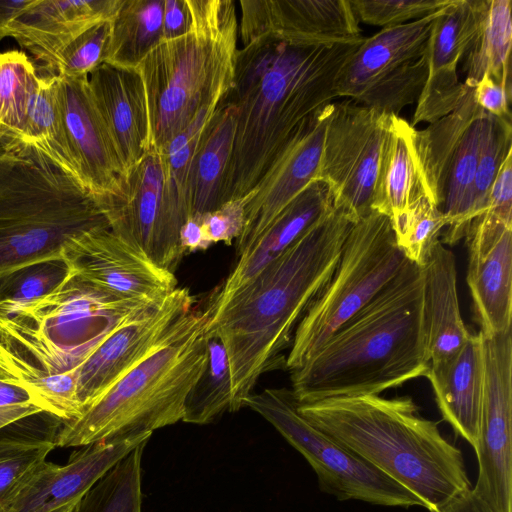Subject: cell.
<instances>
[{"label": "cell", "instance_id": "cell-25", "mask_svg": "<svg viewBox=\"0 0 512 512\" xmlns=\"http://www.w3.org/2000/svg\"><path fill=\"white\" fill-rule=\"evenodd\" d=\"M150 437L82 446L64 465H43L14 512H53L82 498L113 466Z\"/></svg>", "mask_w": 512, "mask_h": 512}, {"label": "cell", "instance_id": "cell-21", "mask_svg": "<svg viewBox=\"0 0 512 512\" xmlns=\"http://www.w3.org/2000/svg\"><path fill=\"white\" fill-rule=\"evenodd\" d=\"M478 0H453L438 15L428 42V73L411 126L432 123L451 112L465 85L457 67L477 25Z\"/></svg>", "mask_w": 512, "mask_h": 512}, {"label": "cell", "instance_id": "cell-45", "mask_svg": "<svg viewBox=\"0 0 512 512\" xmlns=\"http://www.w3.org/2000/svg\"><path fill=\"white\" fill-rule=\"evenodd\" d=\"M477 105L488 114L503 119H511L510 103L512 93L489 75H483L473 88Z\"/></svg>", "mask_w": 512, "mask_h": 512}, {"label": "cell", "instance_id": "cell-12", "mask_svg": "<svg viewBox=\"0 0 512 512\" xmlns=\"http://www.w3.org/2000/svg\"><path fill=\"white\" fill-rule=\"evenodd\" d=\"M443 9L364 38L339 72L337 97L387 115L417 102L427 79L429 38Z\"/></svg>", "mask_w": 512, "mask_h": 512}, {"label": "cell", "instance_id": "cell-46", "mask_svg": "<svg viewBox=\"0 0 512 512\" xmlns=\"http://www.w3.org/2000/svg\"><path fill=\"white\" fill-rule=\"evenodd\" d=\"M189 22L186 0H164V39L176 38L186 33Z\"/></svg>", "mask_w": 512, "mask_h": 512}, {"label": "cell", "instance_id": "cell-35", "mask_svg": "<svg viewBox=\"0 0 512 512\" xmlns=\"http://www.w3.org/2000/svg\"><path fill=\"white\" fill-rule=\"evenodd\" d=\"M40 75L26 53H0V147L22 129L37 90Z\"/></svg>", "mask_w": 512, "mask_h": 512}, {"label": "cell", "instance_id": "cell-36", "mask_svg": "<svg viewBox=\"0 0 512 512\" xmlns=\"http://www.w3.org/2000/svg\"><path fill=\"white\" fill-rule=\"evenodd\" d=\"M207 362L197 381L187 394L182 421L208 424L225 411L231 403L229 362L221 340L207 334Z\"/></svg>", "mask_w": 512, "mask_h": 512}, {"label": "cell", "instance_id": "cell-42", "mask_svg": "<svg viewBox=\"0 0 512 512\" xmlns=\"http://www.w3.org/2000/svg\"><path fill=\"white\" fill-rule=\"evenodd\" d=\"M452 2L453 0H352L350 4L358 21L387 28L419 20Z\"/></svg>", "mask_w": 512, "mask_h": 512}, {"label": "cell", "instance_id": "cell-40", "mask_svg": "<svg viewBox=\"0 0 512 512\" xmlns=\"http://www.w3.org/2000/svg\"><path fill=\"white\" fill-rule=\"evenodd\" d=\"M71 274L64 259L28 265L0 278V301H27L46 295Z\"/></svg>", "mask_w": 512, "mask_h": 512}, {"label": "cell", "instance_id": "cell-14", "mask_svg": "<svg viewBox=\"0 0 512 512\" xmlns=\"http://www.w3.org/2000/svg\"><path fill=\"white\" fill-rule=\"evenodd\" d=\"M388 115L351 99L331 103L318 180L353 223L373 209Z\"/></svg>", "mask_w": 512, "mask_h": 512}, {"label": "cell", "instance_id": "cell-32", "mask_svg": "<svg viewBox=\"0 0 512 512\" xmlns=\"http://www.w3.org/2000/svg\"><path fill=\"white\" fill-rule=\"evenodd\" d=\"M511 5L510 0H478L477 25L460 62L467 87L474 88L489 75L512 93Z\"/></svg>", "mask_w": 512, "mask_h": 512}, {"label": "cell", "instance_id": "cell-8", "mask_svg": "<svg viewBox=\"0 0 512 512\" xmlns=\"http://www.w3.org/2000/svg\"><path fill=\"white\" fill-rule=\"evenodd\" d=\"M110 228L94 196L36 153H0V278L63 259L85 233Z\"/></svg>", "mask_w": 512, "mask_h": 512}, {"label": "cell", "instance_id": "cell-1", "mask_svg": "<svg viewBox=\"0 0 512 512\" xmlns=\"http://www.w3.org/2000/svg\"><path fill=\"white\" fill-rule=\"evenodd\" d=\"M363 39L294 45L264 36L238 49L227 97L236 106L234 139L221 204L248 195L302 122L332 103L339 72Z\"/></svg>", "mask_w": 512, "mask_h": 512}, {"label": "cell", "instance_id": "cell-20", "mask_svg": "<svg viewBox=\"0 0 512 512\" xmlns=\"http://www.w3.org/2000/svg\"><path fill=\"white\" fill-rule=\"evenodd\" d=\"M242 44L272 37L294 45L350 43L363 38L348 0H241Z\"/></svg>", "mask_w": 512, "mask_h": 512}, {"label": "cell", "instance_id": "cell-29", "mask_svg": "<svg viewBox=\"0 0 512 512\" xmlns=\"http://www.w3.org/2000/svg\"><path fill=\"white\" fill-rule=\"evenodd\" d=\"M467 284L475 317L485 335L511 330L512 229L481 255H469Z\"/></svg>", "mask_w": 512, "mask_h": 512}, {"label": "cell", "instance_id": "cell-16", "mask_svg": "<svg viewBox=\"0 0 512 512\" xmlns=\"http://www.w3.org/2000/svg\"><path fill=\"white\" fill-rule=\"evenodd\" d=\"M194 307L189 290L177 287L110 333L78 370L76 391L82 410L150 355Z\"/></svg>", "mask_w": 512, "mask_h": 512}, {"label": "cell", "instance_id": "cell-19", "mask_svg": "<svg viewBox=\"0 0 512 512\" xmlns=\"http://www.w3.org/2000/svg\"><path fill=\"white\" fill-rule=\"evenodd\" d=\"M57 78L61 115L72 157L83 186L102 208L122 196L126 170L94 103L88 76Z\"/></svg>", "mask_w": 512, "mask_h": 512}, {"label": "cell", "instance_id": "cell-37", "mask_svg": "<svg viewBox=\"0 0 512 512\" xmlns=\"http://www.w3.org/2000/svg\"><path fill=\"white\" fill-rule=\"evenodd\" d=\"M135 447L82 497L80 512H142V455Z\"/></svg>", "mask_w": 512, "mask_h": 512}, {"label": "cell", "instance_id": "cell-13", "mask_svg": "<svg viewBox=\"0 0 512 512\" xmlns=\"http://www.w3.org/2000/svg\"><path fill=\"white\" fill-rule=\"evenodd\" d=\"M103 211L113 233L174 273L184 255L179 243L188 207L170 185L159 151L150 149L129 172L124 192Z\"/></svg>", "mask_w": 512, "mask_h": 512}, {"label": "cell", "instance_id": "cell-15", "mask_svg": "<svg viewBox=\"0 0 512 512\" xmlns=\"http://www.w3.org/2000/svg\"><path fill=\"white\" fill-rule=\"evenodd\" d=\"M479 334L484 386L472 490L495 512H512V331Z\"/></svg>", "mask_w": 512, "mask_h": 512}, {"label": "cell", "instance_id": "cell-18", "mask_svg": "<svg viewBox=\"0 0 512 512\" xmlns=\"http://www.w3.org/2000/svg\"><path fill=\"white\" fill-rule=\"evenodd\" d=\"M331 103L305 119L245 197V225L237 239L238 256L246 252L276 217L311 183L318 180Z\"/></svg>", "mask_w": 512, "mask_h": 512}, {"label": "cell", "instance_id": "cell-31", "mask_svg": "<svg viewBox=\"0 0 512 512\" xmlns=\"http://www.w3.org/2000/svg\"><path fill=\"white\" fill-rule=\"evenodd\" d=\"M59 422H24L0 434V512H14L57 447Z\"/></svg>", "mask_w": 512, "mask_h": 512}, {"label": "cell", "instance_id": "cell-6", "mask_svg": "<svg viewBox=\"0 0 512 512\" xmlns=\"http://www.w3.org/2000/svg\"><path fill=\"white\" fill-rule=\"evenodd\" d=\"M211 309L187 312L161 344L74 420L64 422L57 447L150 437L183 419L188 392L207 362Z\"/></svg>", "mask_w": 512, "mask_h": 512}, {"label": "cell", "instance_id": "cell-49", "mask_svg": "<svg viewBox=\"0 0 512 512\" xmlns=\"http://www.w3.org/2000/svg\"><path fill=\"white\" fill-rule=\"evenodd\" d=\"M35 0H0V41L8 37L14 22Z\"/></svg>", "mask_w": 512, "mask_h": 512}, {"label": "cell", "instance_id": "cell-51", "mask_svg": "<svg viewBox=\"0 0 512 512\" xmlns=\"http://www.w3.org/2000/svg\"><path fill=\"white\" fill-rule=\"evenodd\" d=\"M30 402L28 395L15 386L0 382V405Z\"/></svg>", "mask_w": 512, "mask_h": 512}, {"label": "cell", "instance_id": "cell-43", "mask_svg": "<svg viewBox=\"0 0 512 512\" xmlns=\"http://www.w3.org/2000/svg\"><path fill=\"white\" fill-rule=\"evenodd\" d=\"M200 218L210 245L218 242L230 245L244 229L245 199L227 201L217 209L201 214Z\"/></svg>", "mask_w": 512, "mask_h": 512}, {"label": "cell", "instance_id": "cell-53", "mask_svg": "<svg viewBox=\"0 0 512 512\" xmlns=\"http://www.w3.org/2000/svg\"><path fill=\"white\" fill-rule=\"evenodd\" d=\"M1 152H3V150H2V149H1V147H0V153H1Z\"/></svg>", "mask_w": 512, "mask_h": 512}, {"label": "cell", "instance_id": "cell-7", "mask_svg": "<svg viewBox=\"0 0 512 512\" xmlns=\"http://www.w3.org/2000/svg\"><path fill=\"white\" fill-rule=\"evenodd\" d=\"M189 27L164 39L141 61L150 149L163 151L205 106L224 101L233 85L238 21L231 0H186Z\"/></svg>", "mask_w": 512, "mask_h": 512}, {"label": "cell", "instance_id": "cell-33", "mask_svg": "<svg viewBox=\"0 0 512 512\" xmlns=\"http://www.w3.org/2000/svg\"><path fill=\"white\" fill-rule=\"evenodd\" d=\"M2 150L39 154L82 184L65 134L56 75L40 76L22 129Z\"/></svg>", "mask_w": 512, "mask_h": 512}, {"label": "cell", "instance_id": "cell-5", "mask_svg": "<svg viewBox=\"0 0 512 512\" xmlns=\"http://www.w3.org/2000/svg\"><path fill=\"white\" fill-rule=\"evenodd\" d=\"M297 407L313 426L410 491L430 512H440L471 488L462 452L409 396L337 397Z\"/></svg>", "mask_w": 512, "mask_h": 512}, {"label": "cell", "instance_id": "cell-23", "mask_svg": "<svg viewBox=\"0 0 512 512\" xmlns=\"http://www.w3.org/2000/svg\"><path fill=\"white\" fill-rule=\"evenodd\" d=\"M123 0H35L12 23L15 39L53 74L57 56L94 25L112 20Z\"/></svg>", "mask_w": 512, "mask_h": 512}, {"label": "cell", "instance_id": "cell-10", "mask_svg": "<svg viewBox=\"0 0 512 512\" xmlns=\"http://www.w3.org/2000/svg\"><path fill=\"white\" fill-rule=\"evenodd\" d=\"M297 406L292 390L287 388L252 393L244 403V407L267 420L307 460L323 492L341 501L422 506L410 491L313 426Z\"/></svg>", "mask_w": 512, "mask_h": 512}, {"label": "cell", "instance_id": "cell-28", "mask_svg": "<svg viewBox=\"0 0 512 512\" xmlns=\"http://www.w3.org/2000/svg\"><path fill=\"white\" fill-rule=\"evenodd\" d=\"M416 130L399 115H388L372 209L387 215L391 223L420 196L430 197L417 154Z\"/></svg>", "mask_w": 512, "mask_h": 512}, {"label": "cell", "instance_id": "cell-3", "mask_svg": "<svg viewBox=\"0 0 512 512\" xmlns=\"http://www.w3.org/2000/svg\"><path fill=\"white\" fill-rule=\"evenodd\" d=\"M353 222L340 208L326 212L283 256L218 308L206 333L226 350L230 412L244 407L258 378L285 368L300 319L331 278Z\"/></svg>", "mask_w": 512, "mask_h": 512}, {"label": "cell", "instance_id": "cell-47", "mask_svg": "<svg viewBox=\"0 0 512 512\" xmlns=\"http://www.w3.org/2000/svg\"><path fill=\"white\" fill-rule=\"evenodd\" d=\"M179 243L183 254L206 250L208 242L200 215H193L183 223L179 233Z\"/></svg>", "mask_w": 512, "mask_h": 512}, {"label": "cell", "instance_id": "cell-38", "mask_svg": "<svg viewBox=\"0 0 512 512\" xmlns=\"http://www.w3.org/2000/svg\"><path fill=\"white\" fill-rule=\"evenodd\" d=\"M392 226L397 244L406 258L422 268L440 241L446 219L433 200L422 195Z\"/></svg>", "mask_w": 512, "mask_h": 512}, {"label": "cell", "instance_id": "cell-30", "mask_svg": "<svg viewBox=\"0 0 512 512\" xmlns=\"http://www.w3.org/2000/svg\"><path fill=\"white\" fill-rule=\"evenodd\" d=\"M235 120L236 106L226 99L201 137L187 179L189 217L213 211L221 205Z\"/></svg>", "mask_w": 512, "mask_h": 512}, {"label": "cell", "instance_id": "cell-44", "mask_svg": "<svg viewBox=\"0 0 512 512\" xmlns=\"http://www.w3.org/2000/svg\"><path fill=\"white\" fill-rule=\"evenodd\" d=\"M499 224L512 227V152L500 166L481 214Z\"/></svg>", "mask_w": 512, "mask_h": 512}, {"label": "cell", "instance_id": "cell-24", "mask_svg": "<svg viewBox=\"0 0 512 512\" xmlns=\"http://www.w3.org/2000/svg\"><path fill=\"white\" fill-rule=\"evenodd\" d=\"M326 183L316 180L302 191L242 255L213 300L211 309L227 302L283 256L331 208Z\"/></svg>", "mask_w": 512, "mask_h": 512}, {"label": "cell", "instance_id": "cell-26", "mask_svg": "<svg viewBox=\"0 0 512 512\" xmlns=\"http://www.w3.org/2000/svg\"><path fill=\"white\" fill-rule=\"evenodd\" d=\"M423 315L429 366L454 357L471 332L460 313L454 254L439 241L422 267Z\"/></svg>", "mask_w": 512, "mask_h": 512}, {"label": "cell", "instance_id": "cell-48", "mask_svg": "<svg viewBox=\"0 0 512 512\" xmlns=\"http://www.w3.org/2000/svg\"><path fill=\"white\" fill-rule=\"evenodd\" d=\"M440 512H495L472 488L452 499Z\"/></svg>", "mask_w": 512, "mask_h": 512}, {"label": "cell", "instance_id": "cell-2", "mask_svg": "<svg viewBox=\"0 0 512 512\" xmlns=\"http://www.w3.org/2000/svg\"><path fill=\"white\" fill-rule=\"evenodd\" d=\"M155 303L114 296L73 273L46 295L0 301V382L23 390L44 413L76 419L83 411L76 391L81 364L117 327Z\"/></svg>", "mask_w": 512, "mask_h": 512}, {"label": "cell", "instance_id": "cell-39", "mask_svg": "<svg viewBox=\"0 0 512 512\" xmlns=\"http://www.w3.org/2000/svg\"><path fill=\"white\" fill-rule=\"evenodd\" d=\"M510 152H512L511 119L492 116L479 153L473 183V220L485 211L489 190L500 166Z\"/></svg>", "mask_w": 512, "mask_h": 512}, {"label": "cell", "instance_id": "cell-11", "mask_svg": "<svg viewBox=\"0 0 512 512\" xmlns=\"http://www.w3.org/2000/svg\"><path fill=\"white\" fill-rule=\"evenodd\" d=\"M491 119L475 102L473 88L465 85L451 112L416 130L424 184L446 219L441 243H457L472 223L473 183Z\"/></svg>", "mask_w": 512, "mask_h": 512}, {"label": "cell", "instance_id": "cell-22", "mask_svg": "<svg viewBox=\"0 0 512 512\" xmlns=\"http://www.w3.org/2000/svg\"><path fill=\"white\" fill-rule=\"evenodd\" d=\"M88 83L128 176L150 150V123L142 78L137 69L102 63L89 74Z\"/></svg>", "mask_w": 512, "mask_h": 512}, {"label": "cell", "instance_id": "cell-50", "mask_svg": "<svg viewBox=\"0 0 512 512\" xmlns=\"http://www.w3.org/2000/svg\"><path fill=\"white\" fill-rule=\"evenodd\" d=\"M38 413L42 410L31 402L0 405V430Z\"/></svg>", "mask_w": 512, "mask_h": 512}, {"label": "cell", "instance_id": "cell-41", "mask_svg": "<svg viewBox=\"0 0 512 512\" xmlns=\"http://www.w3.org/2000/svg\"><path fill=\"white\" fill-rule=\"evenodd\" d=\"M110 21L94 25L67 45L56 58L53 74L59 77L89 76L101 65L110 37Z\"/></svg>", "mask_w": 512, "mask_h": 512}, {"label": "cell", "instance_id": "cell-34", "mask_svg": "<svg viewBox=\"0 0 512 512\" xmlns=\"http://www.w3.org/2000/svg\"><path fill=\"white\" fill-rule=\"evenodd\" d=\"M164 0H123L110 21L106 64L137 69L145 56L162 40Z\"/></svg>", "mask_w": 512, "mask_h": 512}, {"label": "cell", "instance_id": "cell-9", "mask_svg": "<svg viewBox=\"0 0 512 512\" xmlns=\"http://www.w3.org/2000/svg\"><path fill=\"white\" fill-rule=\"evenodd\" d=\"M408 261L387 215L372 210L353 223L331 278L297 324L285 369L291 373L307 362Z\"/></svg>", "mask_w": 512, "mask_h": 512}, {"label": "cell", "instance_id": "cell-52", "mask_svg": "<svg viewBox=\"0 0 512 512\" xmlns=\"http://www.w3.org/2000/svg\"><path fill=\"white\" fill-rule=\"evenodd\" d=\"M81 499L82 498H79L73 502H70L62 507H60L59 509L53 511V512H80V508H81Z\"/></svg>", "mask_w": 512, "mask_h": 512}, {"label": "cell", "instance_id": "cell-27", "mask_svg": "<svg viewBox=\"0 0 512 512\" xmlns=\"http://www.w3.org/2000/svg\"><path fill=\"white\" fill-rule=\"evenodd\" d=\"M442 417L473 448L481 415L484 362L479 332L471 333L460 351L448 361L429 366L426 376Z\"/></svg>", "mask_w": 512, "mask_h": 512}, {"label": "cell", "instance_id": "cell-17", "mask_svg": "<svg viewBox=\"0 0 512 512\" xmlns=\"http://www.w3.org/2000/svg\"><path fill=\"white\" fill-rule=\"evenodd\" d=\"M63 259L75 276L123 299L155 303L177 288L173 272L156 265L110 228L75 238Z\"/></svg>", "mask_w": 512, "mask_h": 512}, {"label": "cell", "instance_id": "cell-4", "mask_svg": "<svg viewBox=\"0 0 512 512\" xmlns=\"http://www.w3.org/2000/svg\"><path fill=\"white\" fill-rule=\"evenodd\" d=\"M429 370L423 272L408 261L366 306L291 372L298 404L379 395Z\"/></svg>", "mask_w": 512, "mask_h": 512}]
</instances>
